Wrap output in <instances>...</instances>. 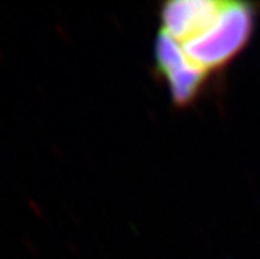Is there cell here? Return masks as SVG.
Returning <instances> with one entry per match:
<instances>
[{
    "instance_id": "obj_1",
    "label": "cell",
    "mask_w": 260,
    "mask_h": 259,
    "mask_svg": "<svg viewBox=\"0 0 260 259\" xmlns=\"http://www.w3.org/2000/svg\"><path fill=\"white\" fill-rule=\"evenodd\" d=\"M258 5L245 2H169L160 13V32L181 45L184 56L215 83L249 45Z\"/></svg>"
},
{
    "instance_id": "obj_2",
    "label": "cell",
    "mask_w": 260,
    "mask_h": 259,
    "mask_svg": "<svg viewBox=\"0 0 260 259\" xmlns=\"http://www.w3.org/2000/svg\"><path fill=\"white\" fill-rule=\"evenodd\" d=\"M159 74L165 80L172 100L179 106H188L200 100L207 88L214 84L207 75L184 56L181 45L170 35L159 32L154 47Z\"/></svg>"
}]
</instances>
